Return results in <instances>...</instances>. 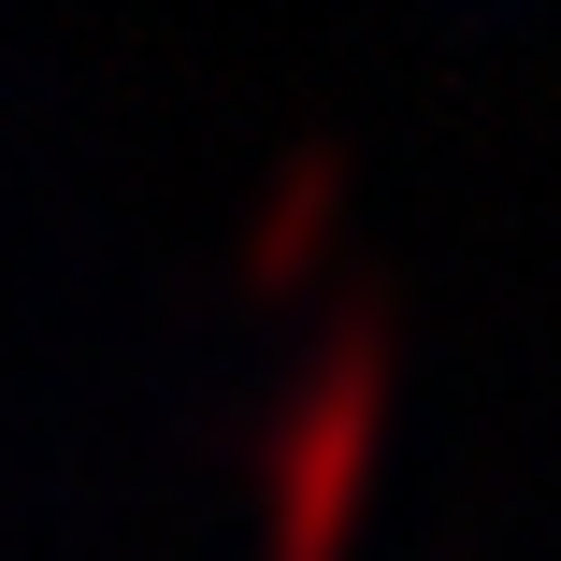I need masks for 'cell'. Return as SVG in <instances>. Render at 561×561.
<instances>
[{
  "label": "cell",
  "mask_w": 561,
  "mask_h": 561,
  "mask_svg": "<svg viewBox=\"0 0 561 561\" xmlns=\"http://www.w3.org/2000/svg\"><path fill=\"white\" fill-rule=\"evenodd\" d=\"M375 403H389V288H346L317 317V360L288 375L274 432H260V490H274V547L260 561H331L375 461Z\"/></svg>",
  "instance_id": "cell-1"
},
{
  "label": "cell",
  "mask_w": 561,
  "mask_h": 561,
  "mask_svg": "<svg viewBox=\"0 0 561 561\" xmlns=\"http://www.w3.org/2000/svg\"><path fill=\"white\" fill-rule=\"evenodd\" d=\"M331 173H346V159H331L317 130H302L274 173H260V202H245V260H260V274H288V260H302V231L331 216Z\"/></svg>",
  "instance_id": "cell-2"
}]
</instances>
